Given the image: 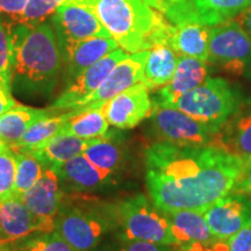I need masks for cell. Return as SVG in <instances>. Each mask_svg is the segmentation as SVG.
I'll use <instances>...</instances> for the list:
<instances>
[{"label": "cell", "mask_w": 251, "mask_h": 251, "mask_svg": "<svg viewBox=\"0 0 251 251\" xmlns=\"http://www.w3.org/2000/svg\"><path fill=\"white\" fill-rule=\"evenodd\" d=\"M114 208L120 240L177 246L168 218L143 194L121 200Z\"/></svg>", "instance_id": "5b68a950"}, {"label": "cell", "mask_w": 251, "mask_h": 251, "mask_svg": "<svg viewBox=\"0 0 251 251\" xmlns=\"http://www.w3.org/2000/svg\"><path fill=\"white\" fill-rule=\"evenodd\" d=\"M5 26L11 40L12 91L25 98L51 96L62 76L63 61L49 20Z\"/></svg>", "instance_id": "7a4b0ae2"}, {"label": "cell", "mask_w": 251, "mask_h": 251, "mask_svg": "<svg viewBox=\"0 0 251 251\" xmlns=\"http://www.w3.org/2000/svg\"><path fill=\"white\" fill-rule=\"evenodd\" d=\"M18 102L12 96V90L0 80V115L17 106Z\"/></svg>", "instance_id": "74e56055"}, {"label": "cell", "mask_w": 251, "mask_h": 251, "mask_svg": "<svg viewBox=\"0 0 251 251\" xmlns=\"http://www.w3.org/2000/svg\"><path fill=\"white\" fill-rule=\"evenodd\" d=\"M177 249H178V248H177ZM176 251H177V250H176Z\"/></svg>", "instance_id": "7bdbcfd3"}, {"label": "cell", "mask_w": 251, "mask_h": 251, "mask_svg": "<svg viewBox=\"0 0 251 251\" xmlns=\"http://www.w3.org/2000/svg\"><path fill=\"white\" fill-rule=\"evenodd\" d=\"M208 63L231 76L251 71V39L235 19L211 27Z\"/></svg>", "instance_id": "52a82bcc"}, {"label": "cell", "mask_w": 251, "mask_h": 251, "mask_svg": "<svg viewBox=\"0 0 251 251\" xmlns=\"http://www.w3.org/2000/svg\"><path fill=\"white\" fill-rule=\"evenodd\" d=\"M65 193H89L111 184L115 176L93 165L84 153L52 169Z\"/></svg>", "instance_id": "2e32d148"}, {"label": "cell", "mask_w": 251, "mask_h": 251, "mask_svg": "<svg viewBox=\"0 0 251 251\" xmlns=\"http://www.w3.org/2000/svg\"><path fill=\"white\" fill-rule=\"evenodd\" d=\"M211 27L199 24L172 25L169 45L178 56H188L208 62Z\"/></svg>", "instance_id": "cb8c5ba5"}, {"label": "cell", "mask_w": 251, "mask_h": 251, "mask_svg": "<svg viewBox=\"0 0 251 251\" xmlns=\"http://www.w3.org/2000/svg\"><path fill=\"white\" fill-rule=\"evenodd\" d=\"M115 227L114 206L85 193H65L55 220V231L76 251H93L103 235Z\"/></svg>", "instance_id": "277c9868"}, {"label": "cell", "mask_w": 251, "mask_h": 251, "mask_svg": "<svg viewBox=\"0 0 251 251\" xmlns=\"http://www.w3.org/2000/svg\"><path fill=\"white\" fill-rule=\"evenodd\" d=\"M8 251H76L57 231L30 235L17 242L7 244Z\"/></svg>", "instance_id": "f546056e"}, {"label": "cell", "mask_w": 251, "mask_h": 251, "mask_svg": "<svg viewBox=\"0 0 251 251\" xmlns=\"http://www.w3.org/2000/svg\"><path fill=\"white\" fill-rule=\"evenodd\" d=\"M171 106L197 121L219 128L240 108V96L224 78L208 77L201 85L180 96Z\"/></svg>", "instance_id": "8992f818"}, {"label": "cell", "mask_w": 251, "mask_h": 251, "mask_svg": "<svg viewBox=\"0 0 251 251\" xmlns=\"http://www.w3.org/2000/svg\"><path fill=\"white\" fill-rule=\"evenodd\" d=\"M117 48H119L118 43L111 36L91 37L75 46L63 58L62 76L65 85H69L81 72Z\"/></svg>", "instance_id": "d6986e66"}, {"label": "cell", "mask_w": 251, "mask_h": 251, "mask_svg": "<svg viewBox=\"0 0 251 251\" xmlns=\"http://www.w3.org/2000/svg\"><path fill=\"white\" fill-rule=\"evenodd\" d=\"M152 109L149 89L140 83L122 91L101 106L108 125L117 129H131L148 118Z\"/></svg>", "instance_id": "7c38bea8"}, {"label": "cell", "mask_w": 251, "mask_h": 251, "mask_svg": "<svg viewBox=\"0 0 251 251\" xmlns=\"http://www.w3.org/2000/svg\"><path fill=\"white\" fill-rule=\"evenodd\" d=\"M15 171L14 152L8 147L0 144V201L15 197Z\"/></svg>", "instance_id": "1f68e13d"}, {"label": "cell", "mask_w": 251, "mask_h": 251, "mask_svg": "<svg viewBox=\"0 0 251 251\" xmlns=\"http://www.w3.org/2000/svg\"><path fill=\"white\" fill-rule=\"evenodd\" d=\"M211 146L230 155L251 158V111L238 108L220 126Z\"/></svg>", "instance_id": "ffe728a7"}, {"label": "cell", "mask_w": 251, "mask_h": 251, "mask_svg": "<svg viewBox=\"0 0 251 251\" xmlns=\"http://www.w3.org/2000/svg\"><path fill=\"white\" fill-rule=\"evenodd\" d=\"M235 20L237 23H240L241 26H242L248 34H249L250 39H251V7H249L246 11L242 12L241 14H238Z\"/></svg>", "instance_id": "f35d334b"}, {"label": "cell", "mask_w": 251, "mask_h": 251, "mask_svg": "<svg viewBox=\"0 0 251 251\" xmlns=\"http://www.w3.org/2000/svg\"><path fill=\"white\" fill-rule=\"evenodd\" d=\"M233 192L244 194L251 199V158H248L240 177L234 185Z\"/></svg>", "instance_id": "8d00e7d4"}, {"label": "cell", "mask_w": 251, "mask_h": 251, "mask_svg": "<svg viewBox=\"0 0 251 251\" xmlns=\"http://www.w3.org/2000/svg\"><path fill=\"white\" fill-rule=\"evenodd\" d=\"M13 152L15 162H17L14 194L15 197H21L39 181L46 168L35 156L30 153L20 151Z\"/></svg>", "instance_id": "f1b7e54d"}, {"label": "cell", "mask_w": 251, "mask_h": 251, "mask_svg": "<svg viewBox=\"0 0 251 251\" xmlns=\"http://www.w3.org/2000/svg\"><path fill=\"white\" fill-rule=\"evenodd\" d=\"M65 192L52 169H46L39 181L19 197L29 211L43 222L47 231H55V220L61 208Z\"/></svg>", "instance_id": "5bb4252c"}, {"label": "cell", "mask_w": 251, "mask_h": 251, "mask_svg": "<svg viewBox=\"0 0 251 251\" xmlns=\"http://www.w3.org/2000/svg\"><path fill=\"white\" fill-rule=\"evenodd\" d=\"M96 14L112 39L128 54L169 43L172 25L147 0H68Z\"/></svg>", "instance_id": "3957f363"}, {"label": "cell", "mask_w": 251, "mask_h": 251, "mask_svg": "<svg viewBox=\"0 0 251 251\" xmlns=\"http://www.w3.org/2000/svg\"><path fill=\"white\" fill-rule=\"evenodd\" d=\"M68 0H29L26 7L17 17L2 20L5 25L24 24L39 25L48 21V19L55 13L56 9Z\"/></svg>", "instance_id": "4dcf8cb0"}, {"label": "cell", "mask_w": 251, "mask_h": 251, "mask_svg": "<svg viewBox=\"0 0 251 251\" xmlns=\"http://www.w3.org/2000/svg\"><path fill=\"white\" fill-rule=\"evenodd\" d=\"M128 55L130 54L126 52L120 47L113 50L107 56H105L92 67L81 72L77 78H75L50 107L61 112L80 107L85 102V100L98 90V87L107 78L115 65Z\"/></svg>", "instance_id": "8fae6325"}, {"label": "cell", "mask_w": 251, "mask_h": 251, "mask_svg": "<svg viewBox=\"0 0 251 251\" xmlns=\"http://www.w3.org/2000/svg\"><path fill=\"white\" fill-rule=\"evenodd\" d=\"M83 153L100 170L114 176L120 172L126 162L124 141L115 131H107L103 136L90 140Z\"/></svg>", "instance_id": "d4e9b609"}, {"label": "cell", "mask_w": 251, "mask_h": 251, "mask_svg": "<svg viewBox=\"0 0 251 251\" xmlns=\"http://www.w3.org/2000/svg\"><path fill=\"white\" fill-rule=\"evenodd\" d=\"M177 248V246H164V244L142 242V241L120 240V243L112 251H176Z\"/></svg>", "instance_id": "836d02e7"}, {"label": "cell", "mask_w": 251, "mask_h": 251, "mask_svg": "<svg viewBox=\"0 0 251 251\" xmlns=\"http://www.w3.org/2000/svg\"><path fill=\"white\" fill-rule=\"evenodd\" d=\"M248 158L213 146L183 147L157 142L146 151V181L159 211L205 212L233 192Z\"/></svg>", "instance_id": "6da1fadb"}, {"label": "cell", "mask_w": 251, "mask_h": 251, "mask_svg": "<svg viewBox=\"0 0 251 251\" xmlns=\"http://www.w3.org/2000/svg\"><path fill=\"white\" fill-rule=\"evenodd\" d=\"M203 216L216 240H228L251 220V199L230 192L213 202Z\"/></svg>", "instance_id": "4fadbf2b"}, {"label": "cell", "mask_w": 251, "mask_h": 251, "mask_svg": "<svg viewBox=\"0 0 251 251\" xmlns=\"http://www.w3.org/2000/svg\"><path fill=\"white\" fill-rule=\"evenodd\" d=\"M251 7V0H179L159 9L171 25L199 24L215 26L235 19Z\"/></svg>", "instance_id": "30bf717a"}, {"label": "cell", "mask_w": 251, "mask_h": 251, "mask_svg": "<svg viewBox=\"0 0 251 251\" xmlns=\"http://www.w3.org/2000/svg\"><path fill=\"white\" fill-rule=\"evenodd\" d=\"M29 0H0V19H12L24 11Z\"/></svg>", "instance_id": "d590c367"}, {"label": "cell", "mask_w": 251, "mask_h": 251, "mask_svg": "<svg viewBox=\"0 0 251 251\" xmlns=\"http://www.w3.org/2000/svg\"><path fill=\"white\" fill-rule=\"evenodd\" d=\"M147 1H148L153 8H156L157 11H159L163 6L175 4V2L179 1V0H147Z\"/></svg>", "instance_id": "ab89813d"}, {"label": "cell", "mask_w": 251, "mask_h": 251, "mask_svg": "<svg viewBox=\"0 0 251 251\" xmlns=\"http://www.w3.org/2000/svg\"><path fill=\"white\" fill-rule=\"evenodd\" d=\"M228 251H251V220L236 234L226 240Z\"/></svg>", "instance_id": "e575fe53"}, {"label": "cell", "mask_w": 251, "mask_h": 251, "mask_svg": "<svg viewBox=\"0 0 251 251\" xmlns=\"http://www.w3.org/2000/svg\"><path fill=\"white\" fill-rule=\"evenodd\" d=\"M149 117L163 142L183 147L211 146L219 128L202 124L186 113L166 103L152 101Z\"/></svg>", "instance_id": "ba28073f"}, {"label": "cell", "mask_w": 251, "mask_h": 251, "mask_svg": "<svg viewBox=\"0 0 251 251\" xmlns=\"http://www.w3.org/2000/svg\"><path fill=\"white\" fill-rule=\"evenodd\" d=\"M178 55L169 43H157L148 50L141 83L150 90L162 89L174 77Z\"/></svg>", "instance_id": "603a6c76"}, {"label": "cell", "mask_w": 251, "mask_h": 251, "mask_svg": "<svg viewBox=\"0 0 251 251\" xmlns=\"http://www.w3.org/2000/svg\"><path fill=\"white\" fill-rule=\"evenodd\" d=\"M11 40L4 21L0 19V80L12 90Z\"/></svg>", "instance_id": "d6a6232c"}, {"label": "cell", "mask_w": 251, "mask_h": 251, "mask_svg": "<svg viewBox=\"0 0 251 251\" xmlns=\"http://www.w3.org/2000/svg\"><path fill=\"white\" fill-rule=\"evenodd\" d=\"M147 56H148V50L130 54L119 62L107 78L102 81L101 85L98 87V90L89 97L78 109L101 107L103 103L111 100L113 97L140 83Z\"/></svg>", "instance_id": "9a60e30c"}, {"label": "cell", "mask_w": 251, "mask_h": 251, "mask_svg": "<svg viewBox=\"0 0 251 251\" xmlns=\"http://www.w3.org/2000/svg\"><path fill=\"white\" fill-rule=\"evenodd\" d=\"M108 131V122L101 111V107L78 109L65 122L61 133L74 135L84 140H92L103 136Z\"/></svg>", "instance_id": "83f0119b"}, {"label": "cell", "mask_w": 251, "mask_h": 251, "mask_svg": "<svg viewBox=\"0 0 251 251\" xmlns=\"http://www.w3.org/2000/svg\"><path fill=\"white\" fill-rule=\"evenodd\" d=\"M48 233L43 222L27 208L19 197L0 201V236L8 243L30 235Z\"/></svg>", "instance_id": "e0dca14e"}, {"label": "cell", "mask_w": 251, "mask_h": 251, "mask_svg": "<svg viewBox=\"0 0 251 251\" xmlns=\"http://www.w3.org/2000/svg\"><path fill=\"white\" fill-rule=\"evenodd\" d=\"M89 142L90 140L59 133L40 146L39 148L26 153L35 156L46 169H55L56 166L83 153L86 147L89 146Z\"/></svg>", "instance_id": "484cf974"}, {"label": "cell", "mask_w": 251, "mask_h": 251, "mask_svg": "<svg viewBox=\"0 0 251 251\" xmlns=\"http://www.w3.org/2000/svg\"><path fill=\"white\" fill-rule=\"evenodd\" d=\"M48 20L57 36L62 61L78 43L91 37L111 36L90 8L70 1L59 6Z\"/></svg>", "instance_id": "9c48e42d"}, {"label": "cell", "mask_w": 251, "mask_h": 251, "mask_svg": "<svg viewBox=\"0 0 251 251\" xmlns=\"http://www.w3.org/2000/svg\"><path fill=\"white\" fill-rule=\"evenodd\" d=\"M4 251H8V250H7V246H6V248L4 249Z\"/></svg>", "instance_id": "b9f144b4"}, {"label": "cell", "mask_w": 251, "mask_h": 251, "mask_svg": "<svg viewBox=\"0 0 251 251\" xmlns=\"http://www.w3.org/2000/svg\"><path fill=\"white\" fill-rule=\"evenodd\" d=\"M75 114V109L65 111L63 113L51 115V117L45 118L42 120L34 124L27 133L24 135L23 139L19 141L18 144L11 147V150L20 152H29L31 150L39 148L47 141L54 137L55 135L61 133L62 128L64 127L65 122Z\"/></svg>", "instance_id": "4316f807"}, {"label": "cell", "mask_w": 251, "mask_h": 251, "mask_svg": "<svg viewBox=\"0 0 251 251\" xmlns=\"http://www.w3.org/2000/svg\"><path fill=\"white\" fill-rule=\"evenodd\" d=\"M208 62L188 56H178L174 77L158 90L152 101L172 105L184 93L201 85L208 78Z\"/></svg>", "instance_id": "ac0fdd59"}, {"label": "cell", "mask_w": 251, "mask_h": 251, "mask_svg": "<svg viewBox=\"0 0 251 251\" xmlns=\"http://www.w3.org/2000/svg\"><path fill=\"white\" fill-rule=\"evenodd\" d=\"M59 112L61 111L51 107L35 108L18 103L0 115V144H4L8 148L14 147L34 124Z\"/></svg>", "instance_id": "44dd1931"}, {"label": "cell", "mask_w": 251, "mask_h": 251, "mask_svg": "<svg viewBox=\"0 0 251 251\" xmlns=\"http://www.w3.org/2000/svg\"><path fill=\"white\" fill-rule=\"evenodd\" d=\"M163 213L170 222L172 235L178 247L192 243H208L216 240L203 216V212L177 209Z\"/></svg>", "instance_id": "7402d4cb"}, {"label": "cell", "mask_w": 251, "mask_h": 251, "mask_svg": "<svg viewBox=\"0 0 251 251\" xmlns=\"http://www.w3.org/2000/svg\"><path fill=\"white\" fill-rule=\"evenodd\" d=\"M7 244H9L7 241H6L4 237L0 236V251H4V249L6 248V246H7Z\"/></svg>", "instance_id": "60d3db41"}]
</instances>
